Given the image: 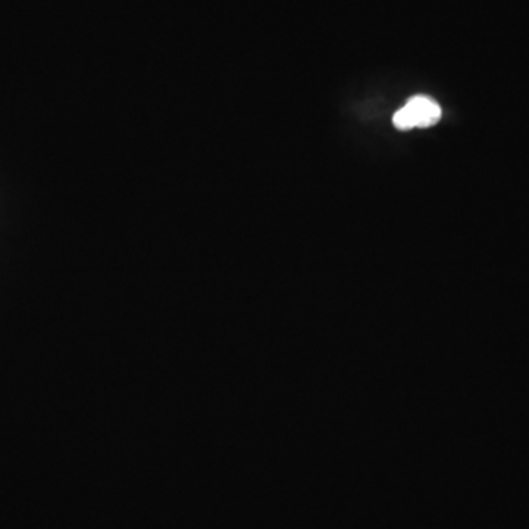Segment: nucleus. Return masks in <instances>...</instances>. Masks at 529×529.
Wrapping results in <instances>:
<instances>
[{
  "instance_id": "obj_1",
  "label": "nucleus",
  "mask_w": 529,
  "mask_h": 529,
  "mask_svg": "<svg viewBox=\"0 0 529 529\" xmlns=\"http://www.w3.org/2000/svg\"><path fill=\"white\" fill-rule=\"evenodd\" d=\"M409 112L412 113L415 127L427 128L440 121L441 110L436 101H431L428 97L417 96L408 101Z\"/></svg>"
},
{
  "instance_id": "obj_2",
  "label": "nucleus",
  "mask_w": 529,
  "mask_h": 529,
  "mask_svg": "<svg viewBox=\"0 0 529 529\" xmlns=\"http://www.w3.org/2000/svg\"><path fill=\"white\" fill-rule=\"evenodd\" d=\"M392 121H394V126H396L399 129H410L415 127V121H413L412 113L409 112V110L406 108V106L401 108L399 112H396L394 118H392Z\"/></svg>"
}]
</instances>
